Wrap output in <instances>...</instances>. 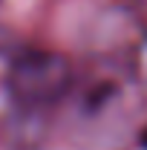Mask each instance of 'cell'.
I'll use <instances>...</instances> for the list:
<instances>
[{
    "label": "cell",
    "instance_id": "1",
    "mask_svg": "<svg viewBox=\"0 0 147 150\" xmlns=\"http://www.w3.org/2000/svg\"><path fill=\"white\" fill-rule=\"evenodd\" d=\"M69 101L75 139L87 147H112L133 127L139 112V93L127 72L110 64H98L87 75H72L64 95Z\"/></svg>",
    "mask_w": 147,
    "mask_h": 150
},
{
    "label": "cell",
    "instance_id": "2",
    "mask_svg": "<svg viewBox=\"0 0 147 150\" xmlns=\"http://www.w3.org/2000/svg\"><path fill=\"white\" fill-rule=\"evenodd\" d=\"M72 67L55 52H26L12 64L9 93L20 110H46L64 101L72 84Z\"/></svg>",
    "mask_w": 147,
    "mask_h": 150
},
{
    "label": "cell",
    "instance_id": "3",
    "mask_svg": "<svg viewBox=\"0 0 147 150\" xmlns=\"http://www.w3.org/2000/svg\"><path fill=\"white\" fill-rule=\"evenodd\" d=\"M139 144L147 150V127H141V133H139Z\"/></svg>",
    "mask_w": 147,
    "mask_h": 150
}]
</instances>
